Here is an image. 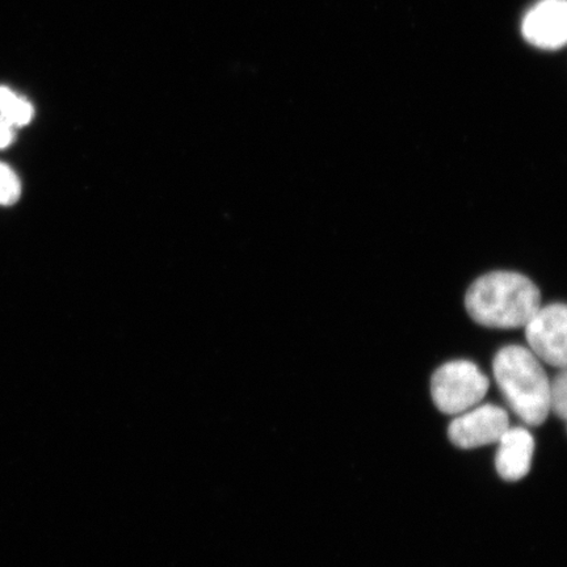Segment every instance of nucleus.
<instances>
[{"label":"nucleus","mask_w":567,"mask_h":567,"mask_svg":"<svg viewBox=\"0 0 567 567\" xmlns=\"http://www.w3.org/2000/svg\"><path fill=\"white\" fill-rule=\"evenodd\" d=\"M540 307L542 293L536 284L517 272L481 276L465 296L467 315L474 322L492 329L526 328Z\"/></svg>","instance_id":"nucleus-1"},{"label":"nucleus","mask_w":567,"mask_h":567,"mask_svg":"<svg viewBox=\"0 0 567 567\" xmlns=\"http://www.w3.org/2000/svg\"><path fill=\"white\" fill-rule=\"evenodd\" d=\"M493 372L514 413L528 425H540L550 413V380L542 360L522 346L503 347L495 354Z\"/></svg>","instance_id":"nucleus-2"},{"label":"nucleus","mask_w":567,"mask_h":567,"mask_svg":"<svg viewBox=\"0 0 567 567\" xmlns=\"http://www.w3.org/2000/svg\"><path fill=\"white\" fill-rule=\"evenodd\" d=\"M491 382L470 360L450 361L432 375L431 394L439 411L449 415L463 414L480 405Z\"/></svg>","instance_id":"nucleus-3"},{"label":"nucleus","mask_w":567,"mask_h":567,"mask_svg":"<svg viewBox=\"0 0 567 567\" xmlns=\"http://www.w3.org/2000/svg\"><path fill=\"white\" fill-rule=\"evenodd\" d=\"M529 350L543 363L567 367V305L550 303L540 307L526 324Z\"/></svg>","instance_id":"nucleus-4"},{"label":"nucleus","mask_w":567,"mask_h":567,"mask_svg":"<svg viewBox=\"0 0 567 567\" xmlns=\"http://www.w3.org/2000/svg\"><path fill=\"white\" fill-rule=\"evenodd\" d=\"M508 429L507 411L487 403L456 415L450 424L449 436L458 449L472 450L498 443Z\"/></svg>","instance_id":"nucleus-5"},{"label":"nucleus","mask_w":567,"mask_h":567,"mask_svg":"<svg viewBox=\"0 0 567 567\" xmlns=\"http://www.w3.org/2000/svg\"><path fill=\"white\" fill-rule=\"evenodd\" d=\"M522 34L529 45L542 51L566 47L567 0H538L523 18Z\"/></svg>","instance_id":"nucleus-6"},{"label":"nucleus","mask_w":567,"mask_h":567,"mask_svg":"<svg viewBox=\"0 0 567 567\" xmlns=\"http://www.w3.org/2000/svg\"><path fill=\"white\" fill-rule=\"evenodd\" d=\"M534 453L535 439L530 432L522 427H509L498 442L496 472L505 481H520L529 473Z\"/></svg>","instance_id":"nucleus-7"},{"label":"nucleus","mask_w":567,"mask_h":567,"mask_svg":"<svg viewBox=\"0 0 567 567\" xmlns=\"http://www.w3.org/2000/svg\"><path fill=\"white\" fill-rule=\"evenodd\" d=\"M33 106L23 97H19L10 89L0 87V117L12 126L30 124L33 118Z\"/></svg>","instance_id":"nucleus-8"},{"label":"nucleus","mask_w":567,"mask_h":567,"mask_svg":"<svg viewBox=\"0 0 567 567\" xmlns=\"http://www.w3.org/2000/svg\"><path fill=\"white\" fill-rule=\"evenodd\" d=\"M550 411L567 422V367L550 381Z\"/></svg>","instance_id":"nucleus-9"},{"label":"nucleus","mask_w":567,"mask_h":567,"mask_svg":"<svg viewBox=\"0 0 567 567\" xmlns=\"http://www.w3.org/2000/svg\"><path fill=\"white\" fill-rule=\"evenodd\" d=\"M21 195V184L13 169L0 162V205L10 207Z\"/></svg>","instance_id":"nucleus-10"},{"label":"nucleus","mask_w":567,"mask_h":567,"mask_svg":"<svg viewBox=\"0 0 567 567\" xmlns=\"http://www.w3.org/2000/svg\"><path fill=\"white\" fill-rule=\"evenodd\" d=\"M13 141V126L0 117V148L11 145Z\"/></svg>","instance_id":"nucleus-11"}]
</instances>
